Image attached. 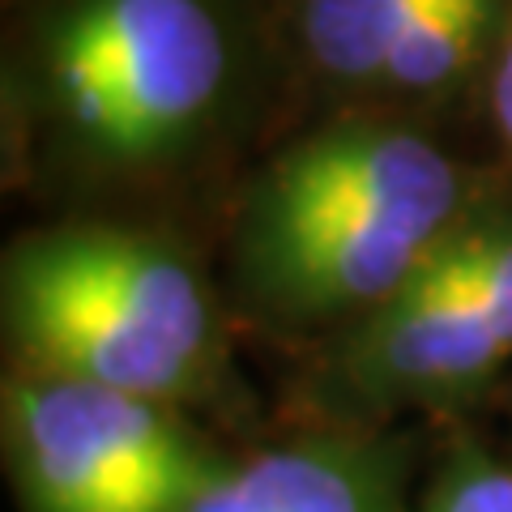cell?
I'll return each mask as SVG.
<instances>
[{
    "label": "cell",
    "mask_w": 512,
    "mask_h": 512,
    "mask_svg": "<svg viewBox=\"0 0 512 512\" xmlns=\"http://www.w3.org/2000/svg\"><path fill=\"white\" fill-rule=\"evenodd\" d=\"M239 73L222 0H52L9 69L13 137L52 171L137 180L214 133Z\"/></svg>",
    "instance_id": "obj_2"
},
{
    "label": "cell",
    "mask_w": 512,
    "mask_h": 512,
    "mask_svg": "<svg viewBox=\"0 0 512 512\" xmlns=\"http://www.w3.org/2000/svg\"><path fill=\"white\" fill-rule=\"evenodd\" d=\"M419 512H512V461L457 431L431 466Z\"/></svg>",
    "instance_id": "obj_8"
},
{
    "label": "cell",
    "mask_w": 512,
    "mask_h": 512,
    "mask_svg": "<svg viewBox=\"0 0 512 512\" xmlns=\"http://www.w3.org/2000/svg\"><path fill=\"white\" fill-rule=\"evenodd\" d=\"M436 0H299V43L325 82L376 90L393 47Z\"/></svg>",
    "instance_id": "obj_7"
},
{
    "label": "cell",
    "mask_w": 512,
    "mask_h": 512,
    "mask_svg": "<svg viewBox=\"0 0 512 512\" xmlns=\"http://www.w3.org/2000/svg\"><path fill=\"white\" fill-rule=\"evenodd\" d=\"M487 103H491L495 133H500L504 150L512 154V13L504 22L500 43H495V56L487 64Z\"/></svg>",
    "instance_id": "obj_9"
},
{
    "label": "cell",
    "mask_w": 512,
    "mask_h": 512,
    "mask_svg": "<svg viewBox=\"0 0 512 512\" xmlns=\"http://www.w3.org/2000/svg\"><path fill=\"white\" fill-rule=\"evenodd\" d=\"M22 372L197 406L227 380V338L201 269L171 239L120 222L22 235L0 278Z\"/></svg>",
    "instance_id": "obj_3"
},
{
    "label": "cell",
    "mask_w": 512,
    "mask_h": 512,
    "mask_svg": "<svg viewBox=\"0 0 512 512\" xmlns=\"http://www.w3.org/2000/svg\"><path fill=\"white\" fill-rule=\"evenodd\" d=\"M414 448L393 427L308 419L227 457L180 512H419Z\"/></svg>",
    "instance_id": "obj_6"
},
{
    "label": "cell",
    "mask_w": 512,
    "mask_h": 512,
    "mask_svg": "<svg viewBox=\"0 0 512 512\" xmlns=\"http://www.w3.org/2000/svg\"><path fill=\"white\" fill-rule=\"evenodd\" d=\"M495 197L419 124L346 116L286 146L235 222L244 295L278 325L346 329L402 295Z\"/></svg>",
    "instance_id": "obj_1"
},
{
    "label": "cell",
    "mask_w": 512,
    "mask_h": 512,
    "mask_svg": "<svg viewBox=\"0 0 512 512\" xmlns=\"http://www.w3.org/2000/svg\"><path fill=\"white\" fill-rule=\"evenodd\" d=\"M0 431L22 512H180L227 461L180 406L22 367Z\"/></svg>",
    "instance_id": "obj_5"
},
{
    "label": "cell",
    "mask_w": 512,
    "mask_h": 512,
    "mask_svg": "<svg viewBox=\"0 0 512 512\" xmlns=\"http://www.w3.org/2000/svg\"><path fill=\"white\" fill-rule=\"evenodd\" d=\"M512 363V205L491 201L402 295L338 329L308 376L312 419L389 427L402 410H448Z\"/></svg>",
    "instance_id": "obj_4"
}]
</instances>
